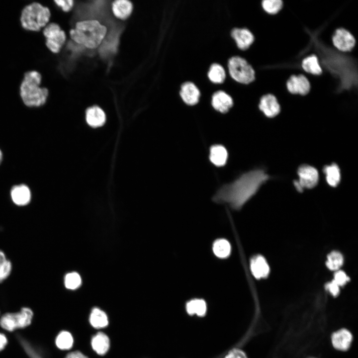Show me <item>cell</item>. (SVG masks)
<instances>
[{
  "mask_svg": "<svg viewBox=\"0 0 358 358\" xmlns=\"http://www.w3.org/2000/svg\"><path fill=\"white\" fill-rule=\"evenodd\" d=\"M268 179V175L263 170L249 171L233 182L222 186L212 200L216 203L228 204L233 209L239 210Z\"/></svg>",
  "mask_w": 358,
  "mask_h": 358,
  "instance_id": "cell-1",
  "label": "cell"
},
{
  "mask_svg": "<svg viewBox=\"0 0 358 358\" xmlns=\"http://www.w3.org/2000/svg\"><path fill=\"white\" fill-rule=\"evenodd\" d=\"M42 77L37 71L26 72L20 86V95L23 103L29 107H38L46 101L48 90L40 87Z\"/></svg>",
  "mask_w": 358,
  "mask_h": 358,
  "instance_id": "cell-2",
  "label": "cell"
},
{
  "mask_svg": "<svg viewBox=\"0 0 358 358\" xmlns=\"http://www.w3.org/2000/svg\"><path fill=\"white\" fill-rule=\"evenodd\" d=\"M106 27L96 20L80 21L76 28L70 32L71 38L76 42L89 48H95L101 43L106 33Z\"/></svg>",
  "mask_w": 358,
  "mask_h": 358,
  "instance_id": "cell-3",
  "label": "cell"
},
{
  "mask_svg": "<svg viewBox=\"0 0 358 358\" xmlns=\"http://www.w3.org/2000/svg\"><path fill=\"white\" fill-rule=\"evenodd\" d=\"M51 16L49 9L41 4L34 2L25 6L20 16L21 26L31 31H39L45 27Z\"/></svg>",
  "mask_w": 358,
  "mask_h": 358,
  "instance_id": "cell-4",
  "label": "cell"
},
{
  "mask_svg": "<svg viewBox=\"0 0 358 358\" xmlns=\"http://www.w3.org/2000/svg\"><path fill=\"white\" fill-rule=\"evenodd\" d=\"M228 68L231 77L240 84H249L256 79L255 71L253 66L241 57H231L228 60Z\"/></svg>",
  "mask_w": 358,
  "mask_h": 358,
  "instance_id": "cell-5",
  "label": "cell"
},
{
  "mask_svg": "<svg viewBox=\"0 0 358 358\" xmlns=\"http://www.w3.org/2000/svg\"><path fill=\"white\" fill-rule=\"evenodd\" d=\"M33 314L31 309L28 307L21 308L17 313H6L0 318V326L8 331L25 328L31 324Z\"/></svg>",
  "mask_w": 358,
  "mask_h": 358,
  "instance_id": "cell-6",
  "label": "cell"
},
{
  "mask_svg": "<svg viewBox=\"0 0 358 358\" xmlns=\"http://www.w3.org/2000/svg\"><path fill=\"white\" fill-rule=\"evenodd\" d=\"M43 33L47 48L54 53H58L66 40L64 31L57 24L51 23L45 27Z\"/></svg>",
  "mask_w": 358,
  "mask_h": 358,
  "instance_id": "cell-7",
  "label": "cell"
},
{
  "mask_svg": "<svg viewBox=\"0 0 358 358\" xmlns=\"http://www.w3.org/2000/svg\"><path fill=\"white\" fill-rule=\"evenodd\" d=\"M333 46L339 51L350 52L355 47L357 41L354 36L343 28H337L332 37Z\"/></svg>",
  "mask_w": 358,
  "mask_h": 358,
  "instance_id": "cell-8",
  "label": "cell"
},
{
  "mask_svg": "<svg viewBox=\"0 0 358 358\" xmlns=\"http://www.w3.org/2000/svg\"><path fill=\"white\" fill-rule=\"evenodd\" d=\"M288 91L292 94L307 95L310 90V85L307 78L303 74L292 75L286 82Z\"/></svg>",
  "mask_w": 358,
  "mask_h": 358,
  "instance_id": "cell-9",
  "label": "cell"
},
{
  "mask_svg": "<svg viewBox=\"0 0 358 358\" xmlns=\"http://www.w3.org/2000/svg\"><path fill=\"white\" fill-rule=\"evenodd\" d=\"M297 173L299 176L298 181L303 188H312L317 184L319 175L315 168L303 165L298 168Z\"/></svg>",
  "mask_w": 358,
  "mask_h": 358,
  "instance_id": "cell-10",
  "label": "cell"
},
{
  "mask_svg": "<svg viewBox=\"0 0 358 358\" xmlns=\"http://www.w3.org/2000/svg\"><path fill=\"white\" fill-rule=\"evenodd\" d=\"M259 108L268 117L272 118L280 112V106L276 97L271 94H267L261 97Z\"/></svg>",
  "mask_w": 358,
  "mask_h": 358,
  "instance_id": "cell-11",
  "label": "cell"
},
{
  "mask_svg": "<svg viewBox=\"0 0 358 358\" xmlns=\"http://www.w3.org/2000/svg\"><path fill=\"white\" fill-rule=\"evenodd\" d=\"M231 36L235 40L238 47L242 50L249 49L254 42L253 33L245 28H235L231 31Z\"/></svg>",
  "mask_w": 358,
  "mask_h": 358,
  "instance_id": "cell-12",
  "label": "cell"
},
{
  "mask_svg": "<svg viewBox=\"0 0 358 358\" xmlns=\"http://www.w3.org/2000/svg\"><path fill=\"white\" fill-rule=\"evenodd\" d=\"M179 93L183 101L189 105L197 103L200 95L198 88L190 82H186L182 84Z\"/></svg>",
  "mask_w": 358,
  "mask_h": 358,
  "instance_id": "cell-13",
  "label": "cell"
},
{
  "mask_svg": "<svg viewBox=\"0 0 358 358\" xmlns=\"http://www.w3.org/2000/svg\"><path fill=\"white\" fill-rule=\"evenodd\" d=\"M212 105L218 111L226 113L232 107L233 101L230 95L223 90H218L212 96Z\"/></svg>",
  "mask_w": 358,
  "mask_h": 358,
  "instance_id": "cell-14",
  "label": "cell"
},
{
  "mask_svg": "<svg viewBox=\"0 0 358 358\" xmlns=\"http://www.w3.org/2000/svg\"><path fill=\"white\" fill-rule=\"evenodd\" d=\"M251 272L257 279L266 277L269 274V266L265 258L261 255L254 256L251 260Z\"/></svg>",
  "mask_w": 358,
  "mask_h": 358,
  "instance_id": "cell-15",
  "label": "cell"
},
{
  "mask_svg": "<svg viewBox=\"0 0 358 358\" xmlns=\"http://www.w3.org/2000/svg\"><path fill=\"white\" fill-rule=\"evenodd\" d=\"M353 336L350 331L343 329L335 332L332 336V344L335 348L341 351H346L350 347Z\"/></svg>",
  "mask_w": 358,
  "mask_h": 358,
  "instance_id": "cell-16",
  "label": "cell"
},
{
  "mask_svg": "<svg viewBox=\"0 0 358 358\" xmlns=\"http://www.w3.org/2000/svg\"><path fill=\"white\" fill-rule=\"evenodd\" d=\"M13 202L19 206L27 204L31 199V193L29 188L24 184L13 186L10 192Z\"/></svg>",
  "mask_w": 358,
  "mask_h": 358,
  "instance_id": "cell-17",
  "label": "cell"
},
{
  "mask_svg": "<svg viewBox=\"0 0 358 358\" xmlns=\"http://www.w3.org/2000/svg\"><path fill=\"white\" fill-rule=\"evenodd\" d=\"M86 118L88 124L94 128L102 126L106 120L104 111L96 106L90 107L87 110Z\"/></svg>",
  "mask_w": 358,
  "mask_h": 358,
  "instance_id": "cell-18",
  "label": "cell"
},
{
  "mask_svg": "<svg viewBox=\"0 0 358 358\" xmlns=\"http://www.w3.org/2000/svg\"><path fill=\"white\" fill-rule=\"evenodd\" d=\"M301 66L303 71L308 74L319 76L323 72L319 58L314 54L304 58L301 61Z\"/></svg>",
  "mask_w": 358,
  "mask_h": 358,
  "instance_id": "cell-19",
  "label": "cell"
},
{
  "mask_svg": "<svg viewBox=\"0 0 358 358\" xmlns=\"http://www.w3.org/2000/svg\"><path fill=\"white\" fill-rule=\"evenodd\" d=\"M228 153L226 148L222 145H215L211 147L209 159L217 167H222L226 163Z\"/></svg>",
  "mask_w": 358,
  "mask_h": 358,
  "instance_id": "cell-20",
  "label": "cell"
},
{
  "mask_svg": "<svg viewBox=\"0 0 358 358\" xmlns=\"http://www.w3.org/2000/svg\"><path fill=\"white\" fill-rule=\"evenodd\" d=\"M92 349L97 354L100 355L105 354L109 348V340L108 337L102 332L96 334L92 339Z\"/></svg>",
  "mask_w": 358,
  "mask_h": 358,
  "instance_id": "cell-21",
  "label": "cell"
},
{
  "mask_svg": "<svg viewBox=\"0 0 358 358\" xmlns=\"http://www.w3.org/2000/svg\"><path fill=\"white\" fill-rule=\"evenodd\" d=\"M112 10L117 17L124 19L130 15L132 4L130 1L127 0H115L112 4Z\"/></svg>",
  "mask_w": 358,
  "mask_h": 358,
  "instance_id": "cell-22",
  "label": "cell"
},
{
  "mask_svg": "<svg viewBox=\"0 0 358 358\" xmlns=\"http://www.w3.org/2000/svg\"><path fill=\"white\" fill-rule=\"evenodd\" d=\"M326 175L327 183L332 187L337 186L341 180L340 170L338 166L333 163L329 166H326L323 169Z\"/></svg>",
  "mask_w": 358,
  "mask_h": 358,
  "instance_id": "cell-23",
  "label": "cell"
},
{
  "mask_svg": "<svg viewBox=\"0 0 358 358\" xmlns=\"http://www.w3.org/2000/svg\"><path fill=\"white\" fill-rule=\"evenodd\" d=\"M90 322L95 328H101L108 325V318L105 313L101 310L94 308L90 316Z\"/></svg>",
  "mask_w": 358,
  "mask_h": 358,
  "instance_id": "cell-24",
  "label": "cell"
},
{
  "mask_svg": "<svg viewBox=\"0 0 358 358\" xmlns=\"http://www.w3.org/2000/svg\"><path fill=\"white\" fill-rule=\"evenodd\" d=\"M212 250L214 255L218 258L224 259L230 254L231 247L229 242L225 239L216 240L213 243Z\"/></svg>",
  "mask_w": 358,
  "mask_h": 358,
  "instance_id": "cell-25",
  "label": "cell"
},
{
  "mask_svg": "<svg viewBox=\"0 0 358 358\" xmlns=\"http://www.w3.org/2000/svg\"><path fill=\"white\" fill-rule=\"evenodd\" d=\"M186 309L187 313L190 315L196 314L203 316L206 312V304L203 299H194L186 303Z\"/></svg>",
  "mask_w": 358,
  "mask_h": 358,
  "instance_id": "cell-26",
  "label": "cell"
},
{
  "mask_svg": "<svg viewBox=\"0 0 358 358\" xmlns=\"http://www.w3.org/2000/svg\"><path fill=\"white\" fill-rule=\"evenodd\" d=\"M209 79L213 83L221 84L226 78V73L223 67L219 64H212L208 72Z\"/></svg>",
  "mask_w": 358,
  "mask_h": 358,
  "instance_id": "cell-27",
  "label": "cell"
},
{
  "mask_svg": "<svg viewBox=\"0 0 358 358\" xmlns=\"http://www.w3.org/2000/svg\"><path fill=\"white\" fill-rule=\"evenodd\" d=\"M118 38L116 35L111 34L104 41L100 48V52L103 56L114 53L117 48Z\"/></svg>",
  "mask_w": 358,
  "mask_h": 358,
  "instance_id": "cell-28",
  "label": "cell"
},
{
  "mask_svg": "<svg viewBox=\"0 0 358 358\" xmlns=\"http://www.w3.org/2000/svg\"><path fill=\"white\" fill-rule=\"evenodd\" d=\"M282 0H263L261 5L263 10L268 14L275 15L278 13L283 7Z\"/></svg>",
  "mask_w": 358,
  "mask_h": 358,
  "instance_id": "cell-29",
  "label": "cell"
},
{
  "mask_svg": "<svg viewBox=\"0 0 358 358\" xmlns=\"http://www.w3.org/2000/svg\"><path fill=\"white\" fill-rule=\"evenodd\" d=\"M73 344V338L68 331H62L56 339V345L61 350H69Z\"/></svg>",
  "mask_w": 358,
  "mask_h": 358,
  "instance_id": "cell-30",
  "label": "cell"
},
{
  "mask_svg": "<svg viewBox=\"0 0 358 358\" xmlns=\"http://www.w3.org/2000/svg\"><path fill=\"white\" fill-rule=\"evenodd\" d=\"M343 262L342 255L339 252L334 251L328 256L326 266L330 270H338Z\"/></svg>",
  "mask_w": 358,
  "mask_h": 358,
  "instance_id": "cell-31",
  "label": "cell"
},
{
  "mask_svg": "<svg viewBox=\"0 0 358 358\" xmlns=\"http://www.w3.org/2000/svg\"><path fill=\"white\" fill-rule=\"evenodd\" d=\"M11 270V262L6 259L4 252L0 250V282L9 275Z\"/></svg>",
  "mask_w": 358,
  "mask_h": 358,
  "instance_id": "cell-32",
  "label": "cell"
},
{
  "mask_svg": "<svg viewBox=\"0 0 358 358\" xmlns=\"http://www.w3.org/2000/svg\"><path fill=\"white\" fill-rule=\"evenodd\" d=\"M80 275L76 272L67 273L65 277V285L67 288L75 289L79 287L81 284Z\"/></svg>",
  "mask_w": 358,
  "mask_h": 358,
  "instance_id": "cell-33",
  "label": "cell"
},
{
  "mask_svg": "<svg viewBox=\"0 0 358 358\" xmlns=\"http://www.w3.org/2000/svg\"><path fill=\"white\" fill-rule=\"evenodd\" d=\"M334 281L339 286H343L350 280L346 273L342 270H337L334 274Z\"/></svg>",
  "mask_w": 358,
  "mask_h": 358,
  "instance_id": "cell-34",
  "label": "cell"
},
{
  "mask_svg": "<svg viewBox=\"0 0 358 358\" xmlns=\"http://www.w3.org/2000/svg\"><path fill=\"white\" fill-rule=\"evenodd\" d=\"M56 4L61 7L64 11H69L73 6V1L72 0H55Z\"/></svg>",
  "mask_w": 358,
  "mask_h": 358,
  "instance_id": "cell-35",
  "label": "cell"
},
{
  "mask_svg": "<svg viewBox=\"0 0 358 358\" xmlns=\"http://www.w3.org/2000/svg\"><path fill=\"white\" fill-rule=\"evenodd\" d=\"M326 288L334 296H337L340 292V286L333 280L326 284Z\"/></svg>",
  "mask_w": 358,
  "mask_h": 358,
  "instance_id": "cell-36",
  "label": "cell"
},
{
  "mask_svg": "<svg viewBox=\"0 0 358 358\" xmlns=\"http://www.w3.org/2000/svg\"><path fill=\"white\" fill-rule=\"evenodd\" d=\"M225 358H248L246 354L239 349L231 351Z\"/></svg>",
  "mask_w": 358,
  "mask_h": 358,
  "instance_id": "cell-37",
  "label": "cell"
},
{
  "mask_svg": "<svg viewBox=\"0 0 358 358\" xmlns=\"http://www.w3.org/2000/svg\"><path fill=\"white\" fill-rule=\"evenodd\" d=\"M65 358H88L82 353L76 351L69 354Z\"/></svg>",
  "mask_w": 358,
  "mask_h": 358,
  "instance_id": "cell-38",
  "label": "cell"
},
{
  "mask_svg": "<svg viewBox=\"0 0 358 358\" xmlns=\"http://www.w3.org/2000/svg\"><path fill=\"white\" fill-rule=\"evenodd\" d=\"M7 340L4 335L0 333V351L3 350L7 344Z\"/></svg>",
  "mask_w": 358,
  "mask_h": 358,
  "instance_id": "cell-39",
  "label": "cell"
},
{
  "mask_svg": "<svg viewBox=\"0 0 358 358\" xmlns=\"http://www.w3.org/2000/svg\"><path fill=\"white\" fill-rule=\"evenodd\" d=\"M294 185L295 187L297 190L299 192H302L303 190V188L302 187L300 183L298 180H294L293 182Z\"/></svg>",
  "mask_w": 358,
  "mask_h": 358,
  "instance_id": "cell-40",
  "label": "cell"
},
{
  "mask_svg": "<svg viewBox=\"0 0 358 358\" xmlns=\"http://www.w3.org/2000/svg\"><path fill=\"white\" fill-rule=\"evenodd\" d=\"M1 160H2V153L0 150V163L1 161Z\"/></svg>",
  "mask_w": 358,
  "mask_h": 358,
  "instance_id": "cell-41",
  "label": "cell"
}]
</instances>
